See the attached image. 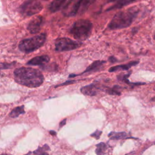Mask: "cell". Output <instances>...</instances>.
<instances>
[{"mask_svg":"<svg viewBox=\"0 0 155 155\" xmlns=\"http://www.w3.org/2000/svg\"><path fill=\"white\" fill-rule=\"evenodd\" d=\"M14 76L16 82L30 88L39 87L44 81V76L39 70L28 67L16 69Z\"/></svg>","mask_w":155,"mask_h":155,"instance_id":"6da1fadb","label":"cell"},{"mask_svg":"<svg viewBox=\"0 0 155 155\" xmlns=\"http://www.w3.org/2000/svg\"><path fill=\"white\" fill-rule=\"evenodd\" d=\"M139 8L136 7H130L125 10L117 13L108 24L110 30L121 29L129 27L136 18Z\"/></svg>","mask_w":155,"mask_h":155,"instance_id":"7a4b0ae2","label":"cell"},{"mask_svg":"<svg viewBox=\"0 0 155 155\" xmlns=\"http://www.w3.org/2000/svg\"><path fill=\"white\" fill-rule=\"evenodd\" d=\"M95 0H70L64 7L63 14L66 16H74L84 13Z\"/></svg>","mask_w":155,"mask_h":155,"instance_id":"3957f363","label":"cell"},{"mask_svg":"<svg viewBox=\"0 0 155 155\" xmlns=\"http://www.w3.org/2000/svg\"><path fill=\"white\" fill-rule=\"evenodd\" d=\"M92 28L93 24L91 21L87 19H79L74 22L70 32L74 39L82 41L90 37Z\"/></svg>","mask_w":155,"mask_h":155,"instance_id":"277c9868","label":"cell"},{"mask_svg":"<svg viewBox=\"0 0 155 155\" xmlns=\"http://www.w3.org/2000/svg\"><path fill=\"white\" fill-rule=\"evenodd\" d=\"M45 41L46 35L44 33H42L22 40L19 44V48L24 53H30L41 47L44 44Z\"/></svg>","mask_w":155,"mask_h":155,"instance_id":"5b68a950","label":"cell"},{"mask_svg":"<svg viewBox=\"0 0 155 155\" xmlns=\"http://www.w3.org/2000/svg\"><path fill=\"white\" fill-rule=\"evenodd\" d=\"M42 5L37 0H27L19 7L21 13L24 16H30L40 12Z\"/></svg>","mask_w":155,"mask_h":155,"instance_id":"8992f818","label":"cell"},{"mask_svg":"<svg viewBox=\"0 0 155 155\" xmlns=\"http://www.w3.org/2000/svg\"><path fill=\"white\" fill-rule=\"evenodd\" d=\"M81 45V42L72 40L68 38H61L56 40L55 50L57 51H70L79 48Z\"/></svg>","mask_w":155,"mask_h":155,"instance_id":"52a82bcc","label":"cell"},{"mask_svg":"<svg viewBox=\"0 0 155 155\" xmlns=\"http://www.w3.org/2000/svg\"><path fill=\"white\" fill-rule=\"evenodd\" d=\"M43 23V18L41 16H36L33 18L28 25V30L31 33H37L41 28Z\"/></svg>","mask_w":155,"mask_h":155,"instance_id":"ba28073f","label":"cell"},{"mask_svg":"<svg viewBox=\"0 0 155 155\" xmlns=\"http://www.w3.org/2000/svg\"><path fill=\"white\" fill-rule=\"evenodd\" d=\"M100 90H102V89L99 85H97L94 83H93L82 87L81 88V91L82 94L85 95L94 96L98 93Z\"/></svg>","mask_w":155,"mask_h":155,"instance_id":"9c48e42d","label":"cell"},{"mask_svg":"<svg viewBox=\"0 0 155 155\" xmlns=\"http://www.w3.org/2000/svg\"><path fill=\"white\" fill-rule=\"evenodd\" d=\"M137 0H110V2H113L114 4L108 8L106 11H110L112 10H115L117 8H122L124 6L127 5Z\"/></svg>","mask_w":155,"mask_h":155,"instance_id":"30bf717a","label":"cell"},{"mask_svg":"<svg viewBox=\"0 0 155 155\" xmlns=\"http://www.w3.org/2000/svg\"><path fill=\"white\" fill-rule=\"evenodd\" d=\"M50 61V58L47 55H42L39 56H36L31 59H30L27 64L32 65H41L47 64Z\"/></svg>","mask_w":155,"mask_h":155,"instance_id":"8fae6325","label":"cell"},{"mask_svg":"<svg viewBox=\"0 0 155 155\" xmlns=\"http://www.w3.org/2000/svg\"><path fill=\"white\" fill-rule=\"evenodd\" d=\"M139 64V61H131L129 63L127 64H122V65H116L114 67H111L109 70V72H114V71H117L119 70H129L131 67L134 66Z\"/></svg>","mask_w":155,"mask_h":155,"instance_id":"7c38bea8","label":"cell"},{"mask_svg":"<svg viewBox=\"0 0 155 155\" xmlns=\"http://www.w3.org/2000/svg\"><path fill=\"white\" fill-rule=\"evenodd\" d=\"M106 62L105 61H95L92 64H91L87 68L86 70L82 72V73H85L87 72H93L97 71L100 69L101 67H102V65Z\"/></svg>","mask_w":155,"mask_h":155,"instance_id":"4fadbf2b","label":"cell"},{"mask_svg":"<svg viewBox=\"0 0 155 155\" xmlns=\"http://www.w3.org/2000/svg\"><path fill=\"white\" fill-rule=\"evenodd\" d=\"M67 0H54L48 6V8L51 12H56L61 9Z\"/></svg>","mask_w":155,"mask_h":155,"instance_id":"5bb4252c","label":"cell"},{"mask_svg":"<svg viewBox=\"0 0 155 155\" xmlns=\"http://www.w3.org/2000/svg\"><path fill=\"white\" fill-rule=\"evenodd\" d=\"M122 88L119 85H114L113 87H107L103 90L107 94L111 95H120Z\"/></svg>","mask_w":155,"mask_h":155,"instance_id":"9a60e30c","label":"cell"},{"mask_svg":"<svg viewBox=\"0 0 155 155\" xmlns=\"http://www.w3.org/2000/svg\"><path fill=\"white\" fill-rule=\"evenodd\" d=\"M108 137H110L111 140H119L124 139L127 136V134L125 132H114L112 131L108 134Z\"/></svg>","mask_w":155,"mask_h":155,"instance_id":"2e32d148","label":"cell"},{"mask_svg":"<svg viewBox=\"0 0 155 155\" xmlns=\"http://www.w3.org/2000/svg\"><path fill=\"white\" fill-rule=\"evenodd\" d=\"M24 107L23 105L21 107H17L11 111L10 113V116L11 117H17L20 114L24 113Z\"/></svg>","mask_w":155,"mask_h":155,"instance_id":"e0dca14e","label":"cell"},{"mask_svg":"<svg viewBox=\"0 0 155 155\" xmlns=\"http://www.w3.org/2000/svg\"><path fill=\"white\" fill-rule=\"evenodd\" d=\"M106 150H107V145L104 142H101L96 145V148L95 152L98 155L103 154H104Z\"/></svg>","mask_w":155,"mask_h":155,"instance_id":"ac0fdd59","label":"cell"},{"mask_svg":"<svg viewBox=\"0 0 155 155\" xmlns=\"http://www.w3.org/2000/svg\"><path fill=\"white\" fill-rule=\"evenodd\" d=\"M49 150V147H48L47 145H45L42 148H39L38 150H36L35 151L33 152L34 154H47V153H45V151H47Z\"/></svg>","mask_w":155,"mask_h":155,"instance_id":"d6986e66","label":"cell"},{"mask_svg":"<svg viewBox=\"0 0 155 155\" xmlns=\"http://www.w3.org/2000/svg\"><path fill=\"white\" fill-rule=\"evenodd\" d=\"M57 68V65L56 64H50V65H47L46 66L44 67H42V69H44V70H48V71H54V70H56V69Z\"/></svg>","mask_w":155,"mask_h":155,"instance_id":"ffe728a7","label":"cell"},{"mask_svg":"<svg viewBox=\"0 0 155 155\" xmlns=\"http://www.w3.org/2000/svg\"><path fill=\"white\" fill-rule=\"evenodd\" d=\"M101 134H102V131H101L96 130L95 132H94L93 133H92L91 134V136L94 137L96 139H99L100 136H101Z\"/></svg>","mask_w":155,"mask_h":155,"instance_id":"44dd1931","label":"cell"},{"mask_svg":"<svg viewBox=\"0 0 155 155\" xmlns=\"http://www.w3.org/2000/svg\"><path fill=\"white\" fill-rule=\"evenodd\" d=\"M74 82H76V81H66L65 82L62 84H60L58 86H62V85H68V84H73V83H74Z\"/></svg>","mask_w":155,"mask_h":155,"instance_id":"7402d4cb","label":"cell"},{"mask_svg":"<svg viewBox=\"0 0 155 155\" xmlns=\"http://www.w3.org/2000/svg\"><path fill=\"white\" fill-rule=\"evenodd\" d=\"M108 61H109L110 62H111V63H114V62H116V61H117V59H116L115 57H114V56H110V57H109Z\"/></svg>","mask_w":155,"mask_h":155,"instance_id":"603a6c76","label":"cell"},{"mask_svg":"<svg viewBox=\"0 0 155 155\" xmlns=\"http://www.w3.org/2000/svg\"><path fill=\"white\" fill-rule=\"evenodd\" d=\"M65 123H66V119H64L63 120H62V121L60 122V124H59L60 127H62V126H64V125L65 124Z\"/></svg>","mask_w":155,"mask_h":155,"instance_id":"cb8c5ba5","label":"cell"},{"mask_svg":"<svg viewBox=\"0 0 155 155\" xmlns=\"http://www.w3.org/2000/svg\"><path fill=\"white\" fill-rule=\"evenodd\" d=\"M50 133L51 135H53V136H55V135L56 134V133L55 131H53V130H51V131H50Z\"/></svg>","mask_w":155,"mask_h":155,"instance_id":"d4e9b609","label":"cell"},{"mask_svg":"<svg viewBox=\"0 0 155 155\" xmlns=\"http://www.w3.org/2000/svg\"><path fill=\"white\" fill-rule=\"evenodd\" d=\"M154 90H155V86H154Z\"/></svg>","mask_w":155,"mask_h":155,"instance_id":"484cf974","label":"cell"},{"mask_svg":"<svg viewBox=\"0 0 155 155\" xmlns=\"http://www.w3.org/2000/svg\"><path fill=\"white\" fill-rule=\"evenodd\" d=\"M154 39H155V36H154Z\"/></svg>","mask_w":155,"mask_h":155,"instance_id":"4316f807","label":"cell"}]
</instances>
